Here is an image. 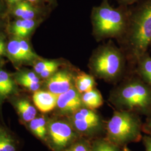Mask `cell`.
<instances>
[{"label":"cell","instance_id":"obj_28","mask_svg":"<svg viewBox=\"0 0 151 151\" xmlns=\"http://www.w3.org/2000/svg\"><path fill=\"white\" fill-rule=\"evenodd\" d=\"M27 4V2H20L17 3L14 10V14L17 17H22Z\"/></svg>","mask_w":151,"mask_h":151},{"label":"cell","instance_id":"obj_7","mask_svg":"<svg viewBox=\"0 0 151 151\" xmlns=\"http://www.w3.org/2000/svg\"><path fill=\"white\" fill-rule=\"evenodd\" d=\"M72 123L76 129L80 132H88L95 129L100 124V118L93 110L80 108L73 113Z\"/></svg>","mask_w":151,"mask_h":151},{"label":"cell","instance_id":"obj_18","mask_svg":"<svg viewBox=\"0 0 151 151\" xmlns=\"http://www.w3.org/2000/svg\"><path fill=\"white\" fill-rule=\"evenodd\" d=\"M91 151H119V150L117 145L109 140H98L93 143Z\"/></svg>","mask_w":151,"mask_h":151},{"label":"cell","instance_id":"obj_15","mask_svg":"<svg viewBox=\"0 0 151 151\" xmlns=\"http://www.w3.org/2000/svg\"><path fill=\"white\" fill-rule=\"evenodd\" d=\"M76 88L80 93H83L92 90L95 85V81L91 76L81 73L75 79Z\"/></svg>","mask_w":151,"mask_h":151},{"label":"cell","instance_id":"obj_34","mask_svg":"<svg viewBox=\"0 0 151 151\" xmlns=\"http://www.w3.org/2000/svg\"><path fill=\"white\" fill-rule=\"evenodd\" d=\"M123 151H131L129 148H128L127 147H125L124 148V150Z\"/></svg>","mask_w":151,"mask_h":151},{"label":"cell","instance_id":"obj_33","mask_svg":"<svg viewBox=\"0 0 151 151\" xmlns=\"http://www.w3.org/2000/svg\"><path fill=\"white\" fill-rule=\"evenodd\" d=\"M11 4H15V3H19L22 0H7Z\"/></svg>","mask_w":151,"mask_h":151},{"label":"cell","instance_id":"obj_1","mask_svg":"<svg viewBox=\"0 0 151 151\" xmlns=\"http://www.w3.org/2000/svg\"><path fill=\"white\" fill-rule=\"evenodd\" d=\"M128 24L130 52L137 61L151 45V0H140L129 9Z\"/></svg>","mask_w":151,"mask_h":151},{"label":"cell","instance_id":"obj_17","mask_svg":"<svg viewBox=\"0 0 151 151\" xmlns=\"http://www.w3.org/2000/svg\"><path fill=\"white\" fill-rule=\"evenodd\" d=\"M7 51L14 60L17 61H26L20 45L19 39L10 41L7 45Z\"/></svg>","mask_w":151,"mask_h":151},{"label":"cell","instance_id":"obj_22","mask_svg":"<svg viewBox=\"0 0 151 151\" xmlns=\"http://www.w3.org/2000/svg\"><path fill=\"white\" fill-rule=\"evenodd\" d=\"M19 83L25 87L27 89L32 91H38L40 86V82H35L33 81H27L25 80L22 79H17Z\"/></svg>","mask_w":151,"mask_h":151},{"label":"cell","instance_id":"obj_32","mask_svg":"<svg viewBox=\"0 0 151 151\" xmlns=\"http://www.w3.org/2000/svg\"><path fill=\"white\" fill-rule=\"evenodd\" d=\"M120 5L128 6L132 5L135 2H138L140 0H116Z\"/></svg>","mask_w":151,"mask_h":151},{"label":"cell","instance_id":"obj_12","mask_svg":"<svg viewBox=\"0 0 151 151\" xmlns=\"http://www.w3.org/2000/svg\"><path fill=\"white\" fill-rule=\"evenodd\" d=\"M16 107L17 112L25 122H30L35 118L37 110L27 100H20L17 101Z\"/></svg>","mask_w":151,"mask_h":151},{"label":"cell","instance_id":"obj_24","mask_svg":"<svg viewBox=\"0 0 151 151\" xmlns=\"http://www.w3.org/2000/svg\"><path fill=\"white\" fill-rule=\"evenodd\" d=\"M37 12V10L27 3V7L25 9L22 16V19L24 20H31L34 18Z\"/></svg>","mask_w":151,"mask_h":151},{"label":"cell","instance_id":"obj_3","mask_svg":"<svg viewBox=\"0 0 151 151\" xmlns=\"http://www.w3.org/2000/svg\"><path fill=\"white\" fill-rule=\"evenodd\" d=\"M143 125L135 114L129 111H116L107 124L109 140L116 145L138 142Z\"/></svg>","mask_w":151,"mask_h":151},{"label":"cell","instance_id":"obj_20","mask_svg":"<svg viewBox=\"0 0 151 151\" xmlns=\"http://www.w3.org/2000/svg\"><path fill=\"white\" fill-rule=\"evenodd\" d=\"M19 42L22 53L24 55L26 61L32 60L37 57V55L32 51V49L30 48L29 44L27 43L25 40L22 39H19Z\"/></svg>","mask_w":151,"mask_h":151},{"label":"cell","instance_id":"obj_2","mask_svg":"<svg viewBox=\"0 0 151 151\" xmlns=\"http://www.w3.org/2000/svg\"><path fill=\"white\" fill-rule=\"evenodd\" d=\"M129 9L120 5L114 8L109 0H103L101 5L92 10L91 20L95 35L99 38L112 37L122 34L128 24Z\"/></svg>","mask_w":151,"mask_h":151},{"label":"cell","instance_id":"obj_8","mask_svg":"<svg viewBox=\"0 0 151 151\" xmlns=\"http://www.w3.org/2000/svg\"><path fill=\"white\" fill-rule=\"evenodd\" d=\"M81 93L72 87L69 90L58 95L57 106L63 113H74L82 108Z\"/></svg>","mask_w":151,"mask_h":151},{"label":"cell","instance_id":"obj_29","mask_svg":"<svg viewBox=\"0 0 151 151\" xmlns=\"http://www.w3.org/2000/svg\"><path fill=\"white\" fill-rule=\"evenodd\" d=\"M142 130L146 133L151 134V113L148 115L146 123L143 125Z\"/></svg>","mask_w":151,"mask_h":151},{"label":"cell","instance_id":"obj_21","mask_svg":"<svg viewBox=\"0 0 151 151\" xmlns=\"http://www.w3.org/2000/svg\"><path fill=\"white\" fill-rule=\"evenodd\" d=\"M0 80L10 94L15 88L14 83L10 75L4 70H0Z\"/></svg>","mask_w":151,"mask_h":151},{"label":"cell","instance_id":"obj_5","mask_svg":"<svg viewBox=\"0 0 151 151\" xmlns=\"http://www.w3.org/2000/svg\"><path fill=\"white\" fill-rule=\"evenodd\" d=\"M122 55L119 50L111 46L100 49L90 60V67L99 77L113 79L119 75L123 67Z\"/></svg>","mask_w":151,"mask_h":151},{"label":"cell","instance_id":"obj_6","mask_svg":"<svg viewBox=\"0 0 151 151\" xmlns=\"http://www.w3.org/2000/svg\"><path fill=\"white\" fill-rule=\"evenodd\" d=\"M48 132L52 143L57 150L65 148L75 135L70 125L62 121H54L49 123Z\"/></svg>","mask_w":151,"mask_h":151},{"label":"cell","instance_id":"obj_10","mask_svg":"<svg viewBox=\"0 0 151 151\" xmlns=\"http://www.w3.org/2000/svg\"><path fill=\"white\" fill-rule=\"evenodd\" d=\"M58 95L49 91L38 90L35 92L32 99L35 106L41 112L51 111L57 106Z\"/></svg>","mask_w":151,"mask_h":151},{"label":"cell","instance_id":"obj_19","mask_svg":"<svg viewBox=\"0 0 151 151\" xmlns=\"http://www.w3.org/2000/svg\"><path fill=\"white\" fill-rule=\"evenodd\" d=\"M35 26V22L32 20H24L22 19V24L20 30L16 37L19 38H23L27 36L32 32Z\"/></svg>","mask_w":151,"mask_h":151},{"label":"cell","instance_id":"obj_14","mask_svg":"<svg viewBox=\"0 0 151 151\" xmlns=\"http://www.w3.org/2000/svg\"><path fill=\"white\" fill-rule=\"evenodd\" d=\"M16 141L7 130L0 125V151H16Z\"/></svg>","mask_w":151,"mask_h":151},{"label":"cell","instance_id":"obj_27","mask_svg":"<svg viewBox=\"0 0 151 151\" xmlns=\"http://www.w3.org/2000/svg\"><path fill=\"white\" fill-rule=\"evenodd\" d=\"M65 151H91V148L85 143H78Z\"/></svg>","mask_w":151,"mask_h":151},{"label":"cell","instance_id":"obj_30","mask_svg":"<svg viewBox=\"0 0 151 151\" xmlns=\"http://www.w3.org/2000/svg\"><path fill=\"white\" fill-rule=\"evenodd\" d=\"M146 151H151V137L145 135L143 138Z\"/></svg>","mask_w":151,"mask_h":151},{"label":"cell","instance_id":"obj_13","mask_svg":"<svg viewBox=\"0 0 151 151\" xmlns=\"http://www.w3.org/2000/svg\"><path fill=\"white\" fill-rule=\"evenodd\" d=\"M81 99L83 105L91 110H95L100 107L103 104V97L101 93L93 89L82 93Z\"/></svg>","mask_w":151,"mask_h":151},{"label":"cell","instance_id":"obj_23","mask_svg":"<svg viewBox=\"0 0 151 151\" xmlns=\"http://www.w3.org/2000/svg\"><path fill=\"white\" fill-rule=\"evenodd\" d=\"M59 66V64L57 62H54V63L48 67L47 68H46L43 72H42L40 76L41 77L43 78H49L50 76L54 75L55 72L57 70Z\"/></svg>","mask_w":151,"mask_h":151},{"label":"cell","instance_id":"obj_11","mask_svg":"<svg viewBox=\"0 0 151 151\" xmlns=\"http://www.w3.org/2000/svg\"><path fill=\"white\" fill-rule=\"evenodd\" d=\"M138 71L141 78L151 87V57L147 53L137 60Z\"/></svg>","mask_w":151,"mask_h":151},{"label":"cell","instance_id":"obj_26","mask_svg":"<svg viewBox=\"0 0 151 151\" xmlns=\"http://www.w3.org/2000/svg\"><path fill=\"white\" fill-rule=\"evenodd\" d=\"M18 79L33 81V82H40L38 76L35 75V73L32 72L22 73V75H20V76L18 77Z\"/></svg>","mask_w":151,"mask_h":151},{"label":"cell","instance_id":"obj_35","mask_svg":"<svg viewBox=\"0 0 151 151\" xmlns=\"http://www.w3.org/2000/svg\"><path fill=\"white\" fill-rule=\"evenodd\" d=\"M29 1H30V2H37V1H39V0H28Z\"/></svg>","mask_w":151,"mask_h":151},{"label":"cell","instance_id":"obj_4","mask_svg":"<svg viewBox=\"0 0 151 151\" xmlns=\"http://www.w3.org/2000/svg\"><path fill=\"white\" fill-rule=\"evenodd\" d=\"M115 101L127 110L149 115L151 113V87L142 78L130 81L119 89Z\"/></svg>","mask_w":151,"mask_h":151},{"label":"cell","instance_id":"obj_16","mask_svg":"<svg viewBox=\"0 0 151 151\" xmlns=\"http://www.w3.org/2000/svg\"><path fill=\"white\" fill-rule=\"evenodd\" d=\"M29 128L34 135L41 139H45L47 134L48 128L45 118L43 116L35 118L30 122Z\"/></svg>","mask_w":151,"mask_h":151},{"label":"cell","instance_id":"obj_31","mask_svg":"<svg viewBox=\"0 0 151 151\" xmlns=\"http://www.w3.org/2000/svg\"><path fill=\"white\" fill-rule=\"evenodd\" d=\"M10 95L9 92L0 80V97L4 98Z\"/></svg>","mask_w":151,"mask_h":151},{"label":"cell","instance_id":"obj_25","mask_svg":"<svg viewBox=\"0 0 151 151\" xmlns=\"http://www.w3.org/2000/svg\"><path fill=\"white\" fill-rule=\"evenodd\" d=\"M54 62L55 61L52 60H44L39 62L34 66V70L37 73L40 75L46 68L52 65Z\"/></svg>","mask_w":151,"mask_h":151},{"label":"cell","instance_id":"obj_9","mask_svg":"<svg viewBox=\"0 0 151 151\" xmlns=\"http://www.w3.org/2000/svg\"><path fill=\"white\" fill-rule=\"evenodd\" d=\"M48 91L55 95H60L71 88L72 77L66 71H60L50 76L47 82Z\"/></svg>","mask_w":151,"mask_h":151}]
</instances>
